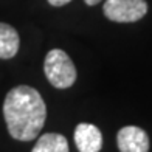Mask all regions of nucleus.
<instances>
[{
    "instance_id": "1",
    "label": "nucleus",
    "mask_w": 152,
    "mask_h": 152,
    "mask_svg": "<svg viewBox=\"0 0 152 152\" xmlns=\"http://www.w3.org/2000/svg\"><path fill=\"white\" fill-rule=\"evenodd\" d=\"M3 116L10 135L19 141L37 138L47 118V106L40 93L30 86L11 88L3 101Z\"/></svg>"
},
{
    "instance_id": "2",
    "label": "nucleus",
    "mask_w": 152,
    "mask_h": 152,
    "mask_svg": "<svg viewBox=\"0 0 152 152\" xmlns=\"http://www.w3.org/2000/svg\"><path fill=\"white\" fill-rule=\"evenodd\" d=\"M44 72L48 82L56 88H68L76 81V67L70 56L59 48L50 50L45 56Z\"/></svg>"
},
{
    "instance_id": "3",
    "label": "nucleus",
    "mask_w": 152,
    "mask_h": 152,
    "mask_svg": "<svg viewBox=\"0 0 152 152\" xmlns=\"http://www.w3.org/2000/svg\"><path fill=\"white\" fill-rule=\"evenodd\" d=\"M102 11L112 22L132 23L146 16L148 3L144 0H106Z\"/></svg>"
},
{
    "instance_id": "4",
    "label": "nucleus",
    "mask_w": 152,
    "mask_h": 152,
    "mask_svg": "<svg viewBox=\"0 0 152 152\" xmlns=\"http://www.w3.org/2000/svg\"><path fill=\"white\" fill-rule=\"evenodd\" d=\"M120 152H149V137L137 126H126L116 135Z\"/></svg>"
},
{
    "instance_id": "5",
    "label": "nucleus",
    "mask_w": 152,
    "mask_h": 152,
    "mask_svg": "<svg viewBox=\"0 0 152 152\" xmlns=\"http://www.w3.org/2000/svg\"><path fill=\"white\" fill-rule=\"evenodd\" d=\"M75 144L79 152H99L102 148L101 130L90 123H79L75 129Z\"/></svg>"
},
{
    "instance_id": "6",
    "label": "nucleus",
    "mask_w": 152,
    "mask_h": 152,
    "mask_svg": "<svg viewBox=\"0 0 152 152\" xmlns=\"http://www.w3.org/2000/svg\"><path fill=\"white\" fill-rule=\"evenodd\" d=\"M20 39L11 25L0 22V59H11L19 51Z\"/></svg>"
},
{
    "instance_id": "7",
    "label": "nucleus",
    "mask_w": 152,
    "mask_h": 152,
    "mask_svg": "<svg viewBox=\"0 0 152 152\" xmlns=\"http://www.w3.org/2000/svg\"><path fill=\"white\" fill-rule=\"evenodd\" d=\"M31 152H68V141L64 135L48 132L39 137Z\"/></svg>"
},
{
    "instance_id": "8",
    "label": "nucleus",
    "mask_w": 152,
    "mask_h": 152,
    "mask_svg": "<svg viewBox=\"0 0 152 152\" xmlns=\"http://www.w3.org/2000/svg\"><path fill=\"white\" fill-rule=\"evenodd\" d=\"M72 0H48V3L53 5V6H64L67 3H70Z\"/></svg>"
},
{
    "instance_id": "9",
    "label": "nucleus",
    "mask_w": 152,
    "mask_h": 152,
    "mask_svg": "<svg viewBox=\"0 0 152 152\" xmlns=\"http://www.w3.org/2000/svg\"><path fill=\"white\" fill-rule=\"evenodd\" d=\"M84 2H86L88 6H93V5H98L99 2H102V0H84Z\"/></svg>"
}]
</instances>
